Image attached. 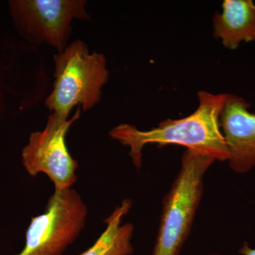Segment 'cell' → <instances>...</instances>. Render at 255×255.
<instances>
[{"mask_svg":"<svg viewBox=\"0 0 255 255\" xmlns=\"http://www.w3.org/2000/svg\"><path fill=\"white\" fill-rule=\"evenodd\" d=\"M228 94L198 93L199 107L194 113L177 120H167L158 127L140 130L122 124L114 128L110 135L130 147V156L137 169L142 164V151L147 144L159 146L177 145L204 152L216 160L226 161L230 154L220 126V117Z\"/></svg>","mask_w":255,"mask_h":255,"instance_id":"6da1fadb","label":"cell"},{"mask_svg":"<svg viewBox=\"0 0 255 255\" xmlns=\"http://www.w3.org/2000/svg\"><path fill=\"white\" fill-rule=\"evenodd\" d=\"M216 159L187 149L180 171L164 197L163 207L152 255H178L190 233L203 194V179Z\"/></svg>","mask_w":255,"mask_h":255,"instance_id":"7a4b0ae2","label":"cell"},{"mask_svg":"<svg viewBox=\"0 0 255 255\" xmlns=\"http://www.w3.org/2000/svg\"><path fill=\"white\" fill-rule=\"evenodd\" d=\"M53 90L46 99L50 112L69 117L75 106L91 110L101 100L102 89L109 80L105 55L90 53L80 40L55 55Z\"/></svg>","mask_w":255,"mask_h":255,"instance_id":"3957f363","label":"cell"},{"mask_svg":"<svg viewBox=\"0 0 255 255\" xmlns=\"http://www.w3.org/2000/svg\"><path fill=\"white\" fill-rule=\"evenodd\" d=\"M87 213L75 189L55 190L44 212L31 218L24 248L15 255H63L85 228Z\"/></svg>","mask_w":255,"mask_h":255,"instance_id":"277c9868","label":"cell"},{"mask_svg":"<svg viewBox=\"0 0 255 255\" xmlns=\"http://www.w3.org/2000/svg\"><path fill=\"white\" fill-rule=\"evenodd\" d=\"M9 4L20 35L31 43H48L59 53L68 46L74 18L90 19L83 0H12Z\"/></svg>","mask_w":255,"mask_h":255,"instance_id":"5b68a950","label":"cell"},{"mask_svg":"<svg viewBox=\"0 0 255 255\" xmlns=\"http://www.w3.org/2000/svg\"><path fill=\"white\" fill-rule=\"evenodd\" d=\"M80 106L71 119L50 114L42 131L32 132L27 145L21 151L22 164L31 177L39 173L48 176L55 191L69 189L78 180V161L72 157L65 137L74 122L80 119Z\"/></svg>","mask_w":255,"mask_h":255,"instance_id":"8992f818","label":"cell"},{"mask_svg":"<svg viewBox=\"0 0 255 255\" xmlns=\"http://www.w3.org/2000/svg\"><path fill=\"white\" fill-rule=\"evenodd\" d=\"M245 99L228 94L220 117L233 172L246 174L255 167V114Z\"/></svg>","mask_w":255,"mask_h":255,"instance_id":"52a82bcc","label":"cell"},{"mask_svg":"<svg viewBox=\"0 0 255 255\" xmlns=\"http://www.w3.org/2000/svg\"><path fill=\"white\" fill-rule=\"evenodd\" d=\"M222 12L214 18V36L225 48L236 50L242 42L255 41V4L253 0H224Z\"/></svg>","mask_w":255,"mask_h":255,"instance_id":"ba28073f","label":"cell"},{"mask_svg":"<svg viewBox=\"0 0 255 255\" xmlns=\"http://www.w3.org/2000/svg\"><path fill=\"white\" fill-rule=\"evenodd\" d=\"M132 201L126 199L122 205L106 219L105 231L93 246L79 255H130L133 253L131 240L133 226L130 223L122 225V218L130 211Z\"/></svg>","mask_w":255,"mask_h":255,"instance_id":"9c48e42d","label":"cell"},{"mask_svg":"<svg viewBox=\"0 0 255 255\" xmlns=\"http://www.w3.org/2000/svg\"><path fill=\"white\" fill-rule=\"evenodd\" d=\"M239 253L243 255H255V249H253L249 246L248 243H244L243 247L239 250Z\"/></svg>","mask_w":255,"mask_h":255,"instance_id":"30bf717a","label":"cell"}]
</instances>
